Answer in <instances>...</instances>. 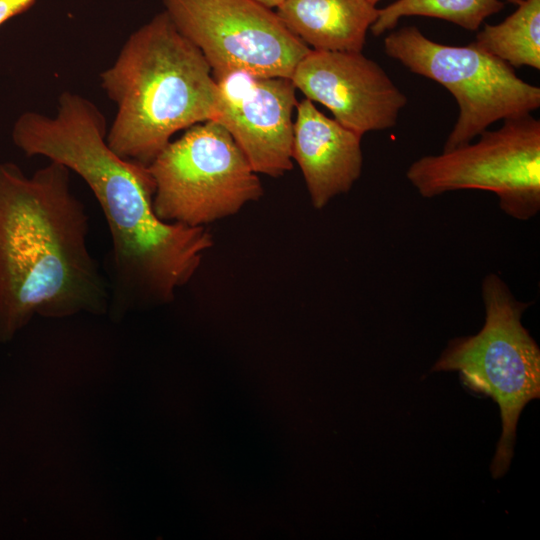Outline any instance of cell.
<instances>
[{"label": "cell", "instance_id": "cell-1", "mask_svg": "<svg viewBox=\"0 0 540 540\" xmlns=\"http://www.w3.org/2000/svg\"><path fill=\"white\" fill-rule=\"evenodd\" d=\"M101 110L74 92L60 94L54 116L21 114L13 143L79 175L97 200L111 236L110 307L114 316L174 299L198 270L212 244L205 227L161 220L148 166L122 158L107 143Z\"/></svg>", "mask_w": 540, "mask_h": 540}, {"label": "cell", "instance_id": "cell-2", "mask_svg": "<svg viewBox=\"0 0 540 540\" xmlns=\"http://www.w3.org/2000/svg\"><path fill=\"white\" fill-rule=\"evenodd\" d=\"M89 217L71 171L50 161L26 176L0 163V342L35 315H101L109 282L88 247Z\"/></svg>", "mask_w": 540, "mask_h": 540}, {"label": "cell", "instance_id": "cell-3", "mask_svg": "<svg viewBox=\"0 0 540 540\" xmlns=\"http://www.w3.org/2000/svg\"><path fill=\"white\" fill-rule=\"evenodd\" d=\"M100 86L117 106L108 145L146 166L176 132L216 115L211 68L165 11L128 37Z\"/></svg>", "mask_w": 540, "mask_h": 540}, {"label": "cell", "instance_id": "cell-4", "mask_svg": "<svg viewBox=\"0 0 540 540\" xmlns=\"http://www.w3.org/2000/svg\"><path fill=\"white\" fill-rule=\"evenodd\" d=\"M485 323L475 335L452 339L432 371H458L463 385L497 403L502 433L490 471L494 479L508 471L518 419L540 397V349L521 319L529 303L519 301L497 274L482 281Z\"/></svg>", "mask_w": 540, "mask_h": 540}, {"label": "cell", "instance_id": "cell-5", "mask_svg": "<svg viewBox=\"0 0 540 540\" xmlns=\"http://www.w3.org/2000/svg\"><path fill=\"white\" fill-rule=\"evenodd\" d=\"M148 168L155 183L154 211L166 222L205 227L263 195L244 153L214 120L186 129Z\"/></svg>", "mask_w": 540, "mask_h": 540}, {"label": "cell", "instance_id": "cell-6", "mask_svg": "<svg viewBox=\"0 0 540 540\" xmlns=\"http://www.w3.org/2000/svg\"><path fill=\"white\" fill-rule=\"evenodd\" d=\"M383 48L411 72L444 86L457 101L459 116L443 151L471 142L498 120L525 116L540 107L538 86L525 82L512 66L473 43L444 45L416 26H406L389 33Z\"/></svg>", "mask_w": 540, "mask_h": 540}, {"label": "cell", "instance_id": "cell-7", "mask_svg": "<svg viewBox=\"0 0 540 540\" xmlns=\"http://www.w3.org/2000/svg\"><path fill=\"white\" fill-rule=\"evenodd\" d=\"M475 143L414 161L407 179L424 198L477 189L493 192L500 209L526 221L540 211V121L531 114L503 120Z\"/></svg>", "mask_w": 540, "mask_h": 540}, {"label": "cell", "instance_id": "cell-8", "mask_svg": "<svg viewBox=\"0 0 540 540\" xmlns=\"http://www.w3.org/2000/svg\"><path fill=\"white\" fill-rule=\"evenodd\" d=\"M179 32L209 64L214 79L243 71L290 78L311 50L276 11L256 0H162Z\"/></svg>", "mask_w": 540, "mask_h": 540}, {"label": "cell", "instance_id": "cell-9", "mask_svg": "<svg viewBox=\"0 0 540 540\" xmlns=\"http://www.w3.org/2000/svg\"><path fill=\"white\" fill-rule=\"evenodd\" d=\"M214 121L232 136L257 174L279 177L292 169L296 88L290 78L243 71L215 79Z\"/></svg>", "mask_w": 540, "mask_h": 540}, {"label": "cell", "instance_id": "cell-10", "mask_svg": "<svg viewBox=\"0 0 540 540\" xmlns=\"http://www.w3.org/2000/svg\"><path fill=\"white\" fill-rule=\"evenodd\" d=\"M305 98L328 108L342 126L363 135L396 125L407 97L362 52L310 50L291 76Z\"/></svg>", "mask_w": 540, "mask_h": 540}, {"label": "cell", "instance_id": "cell-11", "mask_svg": "<svg viewBox=\"0 0 540 540\" xmlns=\"http://www.w3.org/2000/svg\"><path fill=\"white\" fill-rule=\"evenodd\" d=\"M362 136L319 111L305 98L297 103L292 159L299 165L316 209L347 193L362 171Z\"/></svg>", "mask_w": 540, "mask_h": 540}, {"label": "cell", "instance_id": "cell-12", "mask_svg": "<svg viewBox=\"0 0 540 540\" xmlns=\"http://www.w3.org/2000/svg\"><path fill=\"white\" fill-rule=\"evenodd\" d=\"M276 13L312 50L362 52L378 9L367 0H283Z\"/></svg>", "mask_w": 540, "mask_h": 540}, {"label": "cell", "instance_id": "cell-13", "mask_svg": "<svg viewBox=\"0 0 540 540\" xmlns=\"http://www.w3.org/2000/svg\"><path fill=\"white\" fill-rule=\"evenodd\" d=\"M512 67L540 69V0H525L502 22L486 24L472 42Z\"/></svg>", "mask_w": 540, "mask_h": 540}, {"label": "cell", "instance_id": "cell-14", "mask_svg": "<svg viewBox=\"0 0 540 540\" xmlns=\"http://www.w3.org/2000/svg\"><path fill=\"white\" fill-rule=\"evenodd\" d=\"M504 7L502 0H397L378 9L370 30L376 37L393 30L405 16H427L452 22L466 30H478L483 21Z\"/></svg>", "mask_w": 540, "mask_h": 540}, {"label": "cell", "instance_id": "cell-15", "mask_svg": "<svg viewBox=\"0 0 540 540\" xmlns=\"http://www.w3.org/2000/svg\"><path fill=\"white\" fill-rule=\"evenodd\" d=\"M36 0H0V26L28 10Z\"/></svg>", "mask_w": 540, "mask_h": 540}, {"label": "cell", "instance_id": "cell-16", "mask_svg": "<svg viewBox=\"0 0 540 540\" xmlns=\"http://www.w3.org/2000/svg\"><path fill=\"white\" fill-rule=\"evenodd\" d=\"M257 2L263 4L264 6L268 8H277L283 0H256Z\"/></svg>", "mask_w": 540, "mask_h": 540}, {"label": "cell", "instance_id": "cell-17", "mask_svg": "<svg viewBox=\"0 0 540 540\" xmlns=\"http://www.w3.org/2000/svg\"><path fill=\"white\" fill-rule=\"evenodd\" d=\"M509 3H512V4H515V5H519L521 4L522 2H524L525 0H505Z\"/></svg>", "mask_w": 540, "mask_h": 540}, {"label": "cell", "instance_id": "cell-18", "mask_svg": "<svg viewBox=\"0 0 540 540\" xmlns=\"http://www.w3.org/2000/svg\"><path fill=\"white\" fill-rule=\"evenodd\" d=\"M370 4H372L373 6H376V4L380 1V0H367Z\"/></svg>", "mask_w": 540, "mask_h": 540}]
</instances>
